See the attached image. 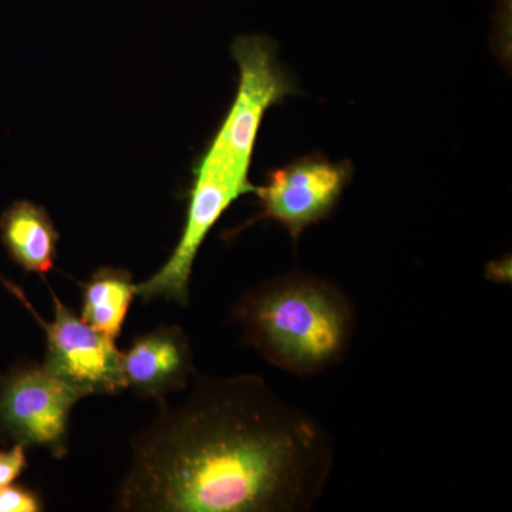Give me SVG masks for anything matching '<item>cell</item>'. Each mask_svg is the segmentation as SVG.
Listing matches in <instances>:
<instances>
[{
    "label": "cell",
    "instance_id": "277c9868",
    "mask_svg": "<svg viewBox=\"0 0 512 512\" xmlns=\"http://www.w3.org/2000/svg\"><path fill=\"white\" fill-rule=\"evenodd\" d=\"M0 282L28 308L40 328L45 330L46 355L42 365L47 372L69 383L83 397L119 394L126 389L121 375V352L117 349L116 340L94 329L82 316L67 308L52 286L47 285V289L52 295L55 311L52 322H46L19 285L6 278H0Z\"/></svg>",
    "mask_w": 512,
    "mask_h": 512
},
{
    "label": "cell",
    "instance_id": "8992f818",
    "mask_svg": "<svg viewBox=\"0 0 512 512\" xmlns=\"http://www.w3.org/2000/svg\"><path fill=\"white\" fill-rule=\"evenodd\" d=\"M197 373L191 340L177 325H161L138 335L121 352L124 387L141 399H165L190 387Z\"/></svg>",
    "mask_w": 512,
    "mask_h": 512
},
{
    "label": "cell",
    "instance_id": "30bf717a",
    "mask_svg": "<svg viewBox=\"0 0 512 512\" xmlns=\"http://www.w3.org/2000/svg\"><path fill=\"white\" fill-rule=\"evenodd\" d=\"M28 448L13 444L9 450H0V487L13 484L28 468Z\"/></svg>",
    "mask_w": 512,
    "mask_h": 512
},
{
    "label": "cell",
    "instance_id": "7a4b0ae2",
    "mask_svg": "<svg viewBox=\"0 0 512 512\" xmlns=\"http://www.w3.org/2000/svg\"><path fill=\"white\" fill-rule=\"evenodd\" d=\"M232 316L245 345L298 377L320 375L342 362L357 322L355 303L342 286L299 271L249 289Z\"/></svg>",
    "mask_w": 512,
    "mask_h": 512
},
{
    "label": "cell",
    "instance_id": "8fae6325",
    "mask_svg": "<svg viewBox=\"0 0 512 512\" xmlns=\"http://www.w3.org/2000/svg\"><path fill=\"white\" fill-rule=\"evenodd\" d=\"M488 281L501 282V284H511V265L507 259L501 262H494L487 268Z\"/></svg>",
    "mask_w": 512,
    "mask_h": 512
},
{
    "label": "cell",
    "instance_id": "52a82bcc",
    "mask_svg": "<svg viewBox=\"0 0 512 512\" xmlns=\"http://www.w3.org/2000/svg\"><path fill=\"white\" fill-rule=\"evenodd\" d=\"M59 232L49 212L35 202H13L0 215V241L9 258L28 274L46 275L55 268Z\"/></svg>",
    "mask_w": 512,
    "mask_h": 512
},
{
    "label": "cell",
    "instance_id": "3957f363",
    "mask_svg": "<svg viewBox=\"0 0 512 512\" xmlns=\"http://www.w3.org/2000/svg\"><path fill=\"white\" fill-rule=\"evenodd\" d=\"M82 399L79 390L43 365L16 363L0 376V441L66 457L70 417Z\"/></svg>",
    "mask_w": 512,
    "mask_h": 512
},
{
    "label": "cell",
    "instance_id": "6da1fadb",
    "mask_svg": "<svg viewBox=\"0 0 512 512\" xmlns=\"http://www.w3.org/2000/svg\"><path fill=\"white\" fill-rule=\"evenodd\" d=\"M130 446L116 494L126 512L311 511L335 466L328 429L248 373L197 370L184 402L158 400Z\"/></svg>",
    "mask_w": 512,
    "mask_h": 512
},
{
    "label": "cell",
    "instance_id": "9c48e42d",
    "mask_svg": "<svg viewBox=\"0 0 512 512\" xmlns=\"http://www.w3.org/2000/svg\"><path fill=\"white\" fill-rule=\"evenodd\" d=\"M45 510L42 495L26 485L0 487V512H40Z\"/></svg>",
    "mask_w": 512,
    "mask_h": 512
},
{
    "label": "cell",
    "instance_id": "ba28073f",
    "mask_svg": "<svg viewBox=\"0 0 512 512\" xmlns=\"http://www.w3.org/2000/svg\"><path fill=\"white\" fill-rule=\"evenodd\" d=\"M136 296L137 284L130 271L104 266L82 284V318L117 340Z\"/></svg>",
    "mask_w": 512,
    "mask_h": 512
},
{
    "label": "cell",
    "instance_id": "5b68a950",
    "mask_svg": "<svg viewBox=\"0 0 512 512\" xmlns=\"http://www.w3.org/2000/svg\"><path fill=\"white\" fill-rule=\"evenodd\" d=\"M353 174L349 160L335 163L320 153L275 168L266 174L264 184L256 185L258 214L238 231L258 221H274L296 244L306 229L332 217Z\"/></svg>",
    "mask_w": 512,
    "mask_h": 512
}]
</instances>
